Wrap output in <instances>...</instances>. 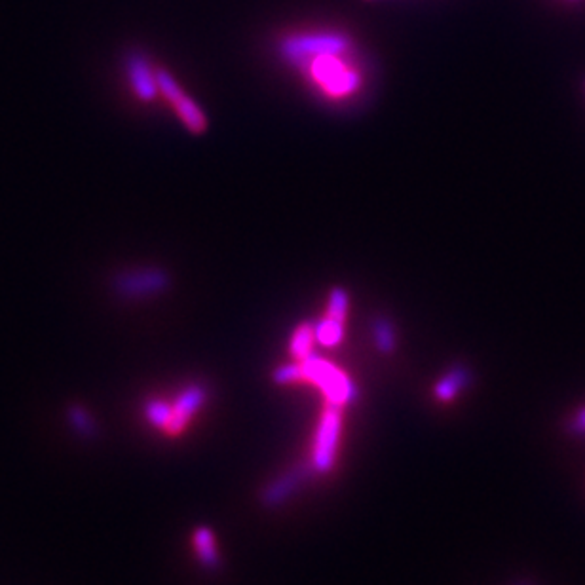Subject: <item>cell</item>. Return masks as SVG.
<instances>
[{"label": "cell", "mask_w": 585, "mask_h": 585, "mask_svg": "<svg viewBox=\"0 0 585 585\" xmlns=\"http://www.w3.org/2000/svg\"><path fill=\"white\" fill-rule=\"evenodd\" d=\"M341 422H343L341 405L327 402L321 414V422H319L316 446H314V458H312V466L319 473H326L333 468L336 443H338V436H341Z\"/></svg>", "instance_id": "cell-4"}, {"label": "cell", "mask_w": 585, "mask_h": 585, "mask_svg": "<svg viewBox=\"0 0 585 585\" xmlns=\"http://www.w3.org/2000/svg\"><path fill=\"white\" fill-rule=\"evenodd\" d=\"M519 585H532V583H527V581H522V583H519Z\"/></svg>", "instance_id": "cell-19"}, {"label": "cell", "mask_w": 585, "mask_h": 585, "mask_svg": "<svg viewBox=\"0 0 585 585\" xmlns=\"http://www.w3.org/2000/svg\"><path fill=\"white\" fill-rule=\"evenodd\" d=\"M157 81H158L160 91L167 98V101L175 106V113L182 120V124L187 126V130L196 135L204 133L208 128V118H206L204 111L199 109V106L187 94H184L181 86L175 82L174 76L160 69V71H157Z\"/></svg>", "instance_id": "cell-5"}, {"label": "cell", "mask_w": 585, "mask_h": 585, "mask_svg": "<svg viewBox=\"0 0 585 585\" xmlns=\"http://www.w3.org/2000/svg\"><path fill=\"white\" fill-rule=\"evenodd\" d=\"M566 429L568 434H572L576 437H585V407H580L572 414L571 420L566 422Z\"/></svg>", "instance_id": "cell-18"}, {"label": "cell", "mask_w": 585, "mask_h": 585, "mask_svg": "<svg viewBox=\"0 0 585 585\" xmlns=\"http://www.w3.org/2000/svg\"><path fill=\"white\" fill-rule=\"evenodd\" d=\"M348 38L338 33H319V35H297L282 42V55L292 64H306L308 59L318 55L344 54L348 50Z\"/></svg>", "instance_id": "cell-3"}, {"label": "cell", "mask_w": 585, "mask_h": 585, "mask_svg": "<svg viewBox=\"0 0 585 585\" xmlns=\"http://www.w3.org/2000/svg\"><path fill=\"white\" fill-rule=\"evenodd\" d=\"M310 466H297L295 470H291L287 471L284 477H280V479H276L267 490H265V495H263V502L265 505L272 507V505H278L282 504L285 498H289L292 495V490H295L299 485L304 483V479L308 477V473H310Z\"/></svg>", "instance_id": "cell-9"}, {"label": "cell", "mask_w": 585, "mask_h": 585, "mask_svg": "<svg viewBox=\"0 0 585 585\" xmlns=\"http://www.w3.org/2000/svg\"><path fill=\"white\" fill-rule=\"evenodd\" d=\"M71 420H72L74 428L81 429V432L84 436H94L96 429H94V424H91V420L88 419L86 411H82V409H72L71 411Z\"/></svg>", "instance_id": "cell-16"}, {"label": "cell", "mask_w": 585, "mask_h": 585, "mask_svg": "<svg viewBox=\"0 0 585 585\" xmlns=\"http://www.w3.org/2000/svg\"><path fill=\"white\" fill-rule=\"evenodd\" d=\"M316 336V327L312 323H301L291 338V353L297 361L308 358L312 353V341Z\"/></svg>", "instance_id": "cell-12"}, {"label": "cell", "mask_w": 585, "mask_h": 585, "mask_svg": "<svg viewBox=\"0 0 585 585\" xmlns=\"http://www.w3.org/2000/svg\"><path fill=\"white\" fill-rule=\"evenodd\" d=\"M297 363L301 369V380L316 384V386L326 394L329 403L343 407L356 399L358 392L356 386H353V382L341 371V369H336L327 360H321L319 356H316V353H310V356Z\"/></svg>", "instance_id": "cell-1"}, {"label": "cell", "mask_w": 585, "mask_h": 585, "mask_svg": "<svg viewBox=\"0 0 585 585\" xmlns=\"http://www.w3.org/2000/svg\"><path fill=\"white\" fill-rule=\"evenodd\" d=\"M206 390L202 386H189L172 405V419H169L164 432L167 436H179L189 420L194 417V412L204 405Z\"/></svg>", "instance_id": "cell-7"}, {"label": "cell", "mask_w": 585, "mask_h": 585, "mask_svg": "<svg viewBox=\"0 0 585 585\" xmlns=\"http://www.w3.org/2000/svg\"><path fill=\"white\" fill-rule=\"evenodd\" d=\"M373 336H375V344L378 346L380 352H394L395 348V335L390 326L388 319H377L373 326Z\"/></svg>", "instance_id": "cell-14"}, {"label": "cell", "mask_w": 585, "mask_h": 585, "mask_svg": "<svg viewBox=\"0 0 585 585\" xmlns=\"http://www.w3.org/2000/svg\"><path fill=\"white\" fill-rule=\"evenodd\" d=\"M302 65H308L312 79L331 96L352 94L361 84L360 74L343 61V54L318 55Z\"/></svg>", "instance_id": "cell-2"}, {"label": "cell", "mask_w": 585, "mask_h": 585, "mask_svg": "<svg viewBox=\"0 0 585 585\" xmlns=\"http://www.w3.org/2000/svg\"><path fill=\"white\" fill-rule=\"evenodd\" d=\"M128 74L135 94L143 101H152L158 96L160 88H158L157 74L152 72L148 61L143 55H131L128 59Z\"/></svg>", "instance_id": "cell-8"}, {"label": "cell", "mask_w": 585, "mask_h": 585, "mask_svg": "<svg viewBox=\"0 0 585 585\" xmlns=\"http://www.w3.org/2000/svg\"><path fill=\"white\" fill-rule=\"evenodd\" d=\"M346 312H348V292L343 287H335L331 291L327 312L316 326V338L323 346L331 348L343 341Z\"/></svg>", "instance_id": "cell-6"}, {"label": "cell", "mask_w": 585, "mask_h": 585, "mask_svg": "<svg viewBox=\"0 0 585 585\" xmlns=\"http://www.w3.org/2000/svg\"><path fill=\"white\" fill-rule=\"evenodd\" d=\"M274 380L278 382V384H291V382L301 380V369H299V363H292V365H284V367H280L278 371L274 373Z\"/></svg>", "instance_id": "cell-17"}, {"label": "cell", "mask_w": 585, "mask_h": 585, "mask_svg": "<svg viewBox=\"0 0 585 585\" xmlns=\"http://www.w3.org/2000/svg\"><path fill=\"white\" fill-rule=\"evenodd\" d=\"M145 417L152 426L165 429L169 419H172V405L165 402H158V399L157 402H148L145 407Z\"/></svg>", "instance_id": "cell-15"}, {"label": "cell", "mask_w": 585, "mask_h": 585, "mask_svg": "<svg viewBox=\"0 0 585 585\" xmlns=\"http://www.w3.org/2000/svg\"><path fill=\"white\" fill-rule=\"evenodd\" d=\"M167 276L162 270H143L128 276L122 282V291L131 292V295H141V292H158L165 289Z\"/></svg>", "instance_id": "cell-11"}, {"label": "cell", "mask_w": 585, "mask_h": 585, "mask_svg": "<svg viewBox=\"0 0 585 585\" xmlns=\"http://www.w3.org/2000/svg\"><path fill=\"white\" fill-rule=\"evenodd\" d=\"M194 544L198 549V555L202 563L209 568L217 566V549H215V540L209 529H198L194 534Z\"/></svg>", "instance_id": "cell-13"}, {"label": "cell", "mask_w": 585, "mask_h": 585, "mask_svg": "<svg viewBox=\"0 0 585 585\" xmlns=\"http://www.w3.org/2000/svg\"><path fill=\"white\" fill-rule=\"evenodd\" d=\"M471 384V371L466 365H454L449 373H446L439 382L436 384L434 394L439 402H453V399L464 392Z\"/></svg>", "instance_id": "cell-10"}]
</instances>
